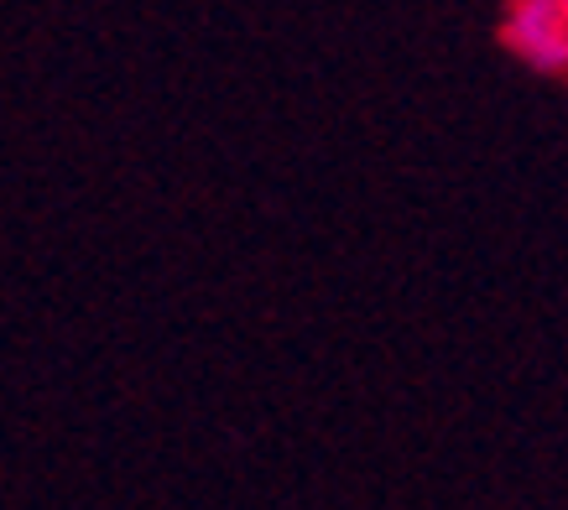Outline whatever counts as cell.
<instances>
[{
	"mask_svg": "<svg viewBox=\"0 0 568 510\" xmlns=\"http://www.w3.org/2000/svg\"><path fill=\"white\" fill-rule=\"evenodd\" d=\"M500 48L537 79L568 84V6L564 0H506Z\"/></svg>",
	"mask_w": 568,
	"mask_h": 510,
	"instance_id": "obj_1",
	"label": "cell"
},
{
	"mask_svg": "<svg viewBox=\"0 0 568 510\" xmlns=\"http://www.w3.org/2000/svg\"><path fill=\"white\" fill-rule=\"evenodd\" d=\"M564 6H568V0H564Z\"/></svg>",
	"mask_w": 568,
	"mask_h": 510,
	"instance_id": "obj_2",
	"label": "cell"
}]
</instances>
